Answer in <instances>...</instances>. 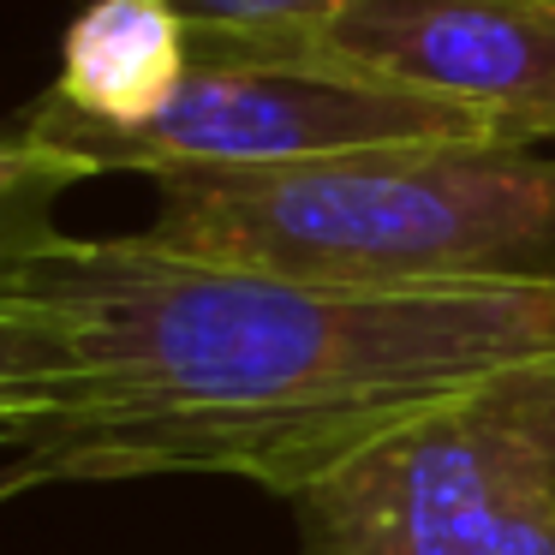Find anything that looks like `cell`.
Instances as JSON below:
<instances>
[{
  "instance_id": "obj_1",
  "label": "cell",
  "mask_w": 555,
  "mask_h": 555,
  "mask_svg": "<svg viewBox=\"0 0 555 555\" xmlns=\"http://www.w3.org/2000/svg\"><path fill=\"white\" fill-rule=\"evenodd\" d=\"M0 168V495L245 478L299 502L359 454L555 359V275L311 281L54 228Z\"/></svg>"
},
{
  "instance_id": "obj_2",
  "label": "cell",
  "mask_w": 555,
  "mask_h": 555,
  "mask_svg": "<svg viewBox=\"0 0 555 555\" xmlns=\"http://www.w3.org/2000/svg\"><path fill=\"white\" fill-rule=\"evenodd\" d=\"M150 245L311 281L555 275V156L388 144L156 180Z\"/></svg>"
},
{
  "instance_id": "obj_3",
  "label": "cell",
  "mask_w": 555,
  "mask_h": 555,
  "mask_svg": "<svg viewBox=\"0 0 555 555\" xmlns=\"http://www.w3.org/2000/svg\"><path fill=\"white\" fill-rule=\"evenodd\" d=\"M388 144H507V138L454 102L412 96L383 78L257 61V54H192V78L144 126H102L42 90L7 126L0 168L37 173L66 192L96 173L168 180L197 168H275Z\"/></svg>"
},
{
  "instance_id": "obj_4",
  "label": "cell",
  "mask_w": 555,
  "mask_h": 555,
  "mask_svg": "<svg viewBox=\"0 0 555 555\" xmlns=\"http://www.w3.org/2000/svg\"><path fill=\"white\" fill-rule=\"evenodd\" d=\"M287 507L299 555H555V359L359 454Z\"/></svg>"
},
{
  "instance_id": "obj_5",
  "label": "cell",
  "mask_w": 555,
  "mask_h": 555,
  "mask_svg": "<svg viewBox=\"0 0 555 555\" xmlns=\"http://www.w3.org/2000/svg\"><path fill=\"white\" fill-rule=\"evenodd\" d=\"M192 54H257L383 78L478 114L507 144L555 138V0H347L299 37H192Z\"/></svg>"
},
{
  "instance_id": "obj_6",
  "label": "cell",
  "mask_w": 555,
  "mask_h": 555,
  "mask_svg": "<svg viewBox=\"0 0 555 555\" xmlns=\"http://www.w3.org/2000/svg\"><path fill=\"white\" fill-rule=\"evenodd\" d=\"M192 78V25L173 0H90L61 49L54 96L102 126H144Z\"/></svg>"
},
{
  "instance_id": "obj_7",
  "label": "cell",
  "mask_w": 555,
  "mask_h": 555,
  "mask_svg": "<svg viewBox=\"0 0 555 555\" xmlns=\"http://www.w3.org/2000/svg\"><path fill=\"white\" fill-rule=\"evenodd\" d=\"M197 42H275L317 30L347 0H173Z\"/></svg>"
}]
</instances>
